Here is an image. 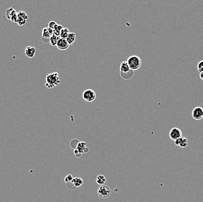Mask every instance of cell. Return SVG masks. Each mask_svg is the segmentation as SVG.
I'll return each mask as SVG.
<instances>
[{"instance_id": "obj_1", "label": "cell", "mask_w": 203, "mask_h": 202, "mask_svg": "<svg viewBox=\"0 0 203 202\" xmlns=\"http://www.w3.org/2000/svg\"><path fill=\"white\" fill-rule=\"evenodd\" d=\"M60 79L59 73L53 72L47 74L46 76L45 86L48 89H53L57 86L60 83Z\"/></svg>"}, {"instance_id": "obj_2", "label": "cell", "mask_w": 203, "mask_h": 202, "mask_svg": "<svg viewBox=\"0 0 203 202\" xmlns=\"http://www.w3.org/2000/svg\"><path fill=\"white\" fill-rule=\"evenodd\" d=\"M127 62L129 65L130 68L133 71L138 70L141 67L142 64V61L141 58L137 55H131L127 60Z\"/></svg>"}, {"instance_id": "obj_3", "label": "cell", "mask_w": 203, "mask_h": 202, "mask_svg": "<svg viewBox=\"0 0 203 202\" xmlns=\"http://www.w3.org/2000/svg\"><path fill=\"white\" fill-rule=\"evenodd\" d=\"M97 193L99 197L102 199H106L109 197L111 194V189L108 185H102L98 189Z\"/></svg>"}, {"instance_id": "obj_4", "label": "cell", "mask_w": 203, "mask_h": 202, "mask_svg": "<svg viewBox=\"0 0 203 202\" xmlns=\"http://www.w3.org/2000/svg\"><path fill=\"white\" fill-rule=\"evenodd\" d=\"M82 98L85 101L91 103L94 101L96 99V93L94 90L88 89L83 92Z\"/></svg>"}, {"instance_id": "obj_5", "label": "cell", "mask_w": 203, "mask_h": 202, "mask_svg": "<svg viewBox=\"0 0 203 202\" xmlns=\"http://www.w3.org/2000/svg\"><path fill=\"white\" fill-rule=\"evenodd\" d=\"M5 15L7 19L12 21L14 23L17 22L18 19V12L14 9L13 8H9L7 9L5 11Z\"/></svg>"}, {"instance_id": "obj_6", "label": "cell", "mask_w": 203, "mask_h": 202, "mask_svg": "<svg viewBox=\"0 0 203 202\" xmlns=\"http://www.w3.org/2000/svg\"><path fill=\"white\" fill-rule=\"evenodd\" d=\"M181 137H182V132L179 128L174 127L170 129L169 132V138L172 141H175Z\"/></svg>"}, {"instance_id": "obj_7", "label": "cell", "mask_w": 203, "mask_h": 202, "mask_svg": "<svg viewBox=\"0 0 203 202\" xmlns=\"http://www.w3.org/2000/svg\"><path fill=\"white\" fill-rule=\"evenodd\" d=\"M192 117L196 121L201 120L203 118V108L201 107L197 106L192 111Z\"/></svg>"}, {"instance_id": "obj_8", "label": "cell", "mask_w": 203, "mask_h": 202, "mask_svg": "<svg viewBox=\"0 0 203 202\" xmlns=\"http://www.w3.org/2000/svg\"><path fill=\"white\" fill-rule=\"evenodd\" d=\"M27 14L24 11H20L18 12V19L17 22L19 26H23L27 23Z\"/></svg>"}, {"instance_id": "obj_9", "label": "cell", "mask_w": 203, "mask_h": 202, "mask_svg": "<svg viewBox=\"0 0 203 202\" xmlns=\"http://www.w3.org/2000/svg\"><path fill=\"white\" fill-rule=\"evenodd\" d=\"M56 46L59 50H60L61 51H64V50H67L68 48L69 47V45L66 39H60V40L58 41Z\"/></svg>"}, {"instance_id": "obj_10", "label": "cell", "mask_w": 203, "mask_h": 202, "mask_svg": "<svg viewBox=\"0 0 203 202\" xmlns=\"http://www.w3.org/2000/svg\"><path fill=\"white\" fill-rule=\"evenodd\" d=\"M187 144H188L187 139L186 138H184L183 136L175 141V145L177 146H179L182 148H186L187 146Z\"/></svg>"}, {"instance_id": "obj_11", "label": "cell", "mask_w": 203, "mask_h": 202, "mask_svg": "<svg viewBox=\"0 0 203 202\" xmlns=\"http://www.w3.org/2000/svg\"><path fill=\"white\" fill-rule=\"evenodd\" d=\"M87 146V143L85 141H79L77 143V147L76 148L80 152V153H87L89 150L88 148L86 147Z\"/></svg>"}, {"instance_id": "obj_12", "label": "cell", "mask_w": 203, "mask_h": 202, "mask_svg": "<svg viewBox=\"0 0 203 202\" xmlns=\"http://www.w3.org/2000/svg\"><path fill=\"white\" fill-rule=\"evenodd\" d=\"M51 34L49 33L48 31V27H45L43 28V30H42V34H41V38H42V40L45 43H50V39L51 37Z\"/></svg>"}, {"instance_id": "obj_13", "label": "cell", "mask_w": 203, "mask_h": 202, "mask_svg": "<svg viewBox=\"0 0 203 202\" xmlns=\"http://www.w3.org/2000/svg\"><path fill=\"white\" fill-rule=\"evenodd\" d=\"M25 53L28 58H34L36 53V48L33 46H27L25 50Z\"/></svg>"}, {"instance_id": "obj_14", "label": "cell", "mask_w": 203, "mask_h": 202, "mask_svg": "<svg viewBox=\"0 0 203 202\" xmlns=\"http://www.w3.org/2000/svg\"><path fill=\"white\" fill-rule=\"evenodd\" d=\"M131 70L127 61H123L121 62L120 65V73H127Z\"/></svg>"}, {"instance_id": "obj_15", "label": "cell", "mask_w": 203, "mask_h": 202, "mask_svg": "<svg viewBox=\"0 0 203 202\" xmlns=\"http://www.w3.org/2000/svg\"><path fill=\"white\" fill-rule=\"evenodd\" d=\"M134 75V71L131 70L129 72L127 73H120V75L122 77L123 79L125 80H129V79H131Z\"/></svg>"}, {"instance_id": "obj_16", "label": "cell", "mask_w": 203, "mask_h": 202, "mask_svg": "<svg viewBox=\"0 0 203 202\" xmlns=\"http://www.w3.org/2000/svg\"><path fill=\"white\" fill-rule=\"evenodd\" d=\"M71 182L74 185L75 187L77 188V187H80V186L82 185L83 183H84V181H83V179H82L81 178L78 176V177L74 178Z\"/></svg>"}, {"instance_id": "obj_17", "label": "cell", "mask_w": 203, "mask_h": 202, "mask_svg": "<svg viewBox=\"0 0 203 202\" xmlns=\"http://www.w3.org/2000/svg\"><path fill=\"white\" fill-rule=\"evenodd\" d=\"M75 39H76V34L74 32H70L69 35L68 36L67 38L66 39V40L69 44V45L70 46L74 43Z\"/></svg>"}, {"instance_id": "obj_18", "label": "cell", "mask_w": 203, "mask_h": 202, "mask_svg": "<svg viewBox=\"0 0 203 202\" xmlns=\"http://www.w3.org/2000/svg\"><path fill=\"white\" fill-rule=\"evenodd\" d=\"M60 37L59 36L53 33V34L51 36L50 39V43L53 46H57V44L58 43L59 40H60Z\"/></svg>"}, {"instance_id": "obj_19", "label": "cell", "mask_w": 203, "mask_h": 202, "mask_svg": "<svg viewBox=\"0 0 203 202\" xmlns=\"http://www.w3.org/2000/svg\"><path fill=\"white\" fill-rule=\"evenodd\" d=\"M96 182L98 185L102 186L105 183V182H106V179L104 175H99L96 177Z\"/></svg>"}, {"instance_id": "obj_20", "label": "cell", "mask_w": 203, "mask_h": 202, "mask_svg": "<svg viewBox=\"0 0 203 202\" xmlns=\"http://www.w3.org/2000/svg\"><path fill=\"white\" fill-rule=\"evenodd\" d=\"M70 33L69 29L68 28H64L62 30H61V33L60 34V39H66L67 38L68 36L69 35V34Z\"/></svg>"}, {"instance_id": "obj_21", "label": "cell", "mask_w": 203, "mask_h": 202, "mask_svg": "<svg viewBox=\"0 0 203 202\" xmlns=\"http://www.w3.org/2000/svg\"><path fill=\"white\" fill-rule=\"evenodd\" d=\"M64 29L63 26L61 25L57 24L54 29V34H55L60 36V34L61 33V30Z\"/></svg>"}, {"instance_id": "obj_22", "label": "cell", "mask_w": 203, "mask_h": 202, "mask_svg": "<svg viewBox=\"0 0 203 202\" xmlns=\"http://www.w3.org/2000/svg\"><path fill=\"white\" fill-rule=\"evenodd\" d=\"M197 70L199 73L203 72V60L200 61L197 64Z\"/></svg>"}, {"instance_id": "obj_23", "label": "cell", "mask_w": 203, "mask_h": 202, "mask_svg": "<svg viewBox=\"0 0 203 202\" xmlns=\"http://www.w3.org/2000/svg\"><path fill=\"white\" fill-rule=\"evenodd\" d=\"M73 178H73V175H71V174H68V175H67L65 177L64 181L67 183H69V182H71L72 180L73 179Z\"/></svg>"}, {"instance_id": "obj_24", "label": "cell", "mask_w": 203, "mask_h": 202, "mask_svg": "<svg viewBox=\"0 0 203 202\" xmlns=\"http://www.w3.org/2000/svg\"><path fill=\"white\" fill-rule=\"evenodd\" d=\"M57 23L55 22V21H51L48 23V27L52 29L53 30H54V27L56 26Z\"/></svg>"}, {"instance_id": "obj_25", "label": "cell", "mask_w": 203, "mask_h": 202, "mask_svg": "<svg viewBox=\"0 0 203 202\" xmlns=\"http://www.w3.org/2000/svg\"><path fill=\"white\" fill-rule=\"evenodd\" d=\"M74 153L75 156L77 157H80L82 155L81 153H80V152L76 148H75L74 150Z\"/></svg>"}, {"instance_id": "obj_26", "label": "cell", "mask_w": 203, "mask_h": 202, "mask_svg": "<svg viewBox=\"0 0 203 202\" xmlns=\"http://www.w3.org/2000/svg\"><path fill=\"white\" fill-rule=\"evenodd\" d=\"M200 79H201V80H203V72H201V73H200Z\"/></svg>"}, {"instance_id": "obj_27", "label": "cell", "mask_w": 203, "mask_h": 202, "mask_svg": "<svg viewBox=\"0 0 203 202\" xmlns=\"http://www.w3.org/2000/svg\"><path fill=\"white\" fill-rule=\"evenodd\" d=\"M0 152H1V150H0Z\"/></svg>"}]
</instances>
